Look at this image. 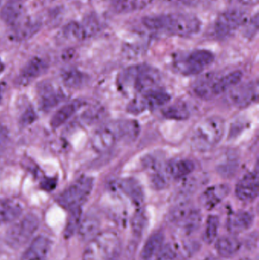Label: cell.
Here are the masks:
<instances>
[{"label": "cell", "mask_w": 259, "mask_h": 260, "mask_svg": "<svg viewBox=\"0 0 259 260\" xmlns=\"http://www.w3.org/2000/svg\"><path fill=\"white\" fill-rule=\"evenodd\" d=\"M24 207L21 202L15 199L0 200V224L16 221L22 215Z\"/></svg>", "instance_id": "cb8c5ba5"}, {"label": "cell", "mask_w": 259, "mask_h": 260, "mask_svg": "<svg viewBox=\"0 0 259 260\" xmlns=\"http://www.w3.org/2000/svg\"><path fill=\"white\" fill-rule=\"evenodd\" d=\"M230 186L227 184H217L207 188L199 198L201 205L207 210H211L218 206L230 192Z\"/></svg>", "instance_id": "ac0fdd59"}, {"label": "cell", "mask_w": 259, "mask_h": 260, "mask_svg": "<svg viewBox=\"0 0 259 260\" xmlns=\"http://www.w3.org/2000/svg\"><path fill=\"white\" fill-rule=\"evenodd\" d=\"M100 220L93 214H88L82 218L78 233L84 242L88 243L100 232Z\"/></svg>", "instance_id": "4316f807"}, {"label": "cell", "mask_w": 259, "mask_h": 260, "mask_svg": "<svg viewBox=\"0 0 259 260\" xmlns=\"http://www.w3.org/2000/svg\"><path fill=\"white\" fill-rule=\"evenodd\" d=\"M215 248L217 253L221 257H233L241 248V242L234 236H223L217 238L215 241Z\"/></svg>", "instance_id": "83f0119b"}, {"label": "cell", "mask_w": 259, "mask_h": 260, "mask_svg": "<svg viewBox=\"0 0 259 260\" xmlns=\"http://www.w3.org/2000/svg\"><path fill=\"white\" fill-rule=\"evenodd\" d=\"M258 0H235L237 3H240L242 6H254L258 3Z\"/></svg>", "instance_id": "b9f144b4"}, {"label": "cell", "mask_w": 259, "mask_h": 260, "mask_svg": "<svg viewBox=\"0 0 259 260\" xmlns=\"http://www.w3.org/2000/svg\"><path fill=\"white\" fill-rule=\"evenodd\" d=\"M111 7L118 13L138 12L149 7L154 0H109Z\"/></svg>", "instance_id": "f1b7e54d"}, {"label": "cell", "mask_w": 259, "mask_h": 260, "mask_svg": "<svg viewBox=\"0 0 259 260\" xmlns=\"http://www.w3.org/2000/svg\"><path fill=\"white\" fill-rule=\"evenodd\" d=\"M5 66L4 63H3V61L0 59V74L3 73V70H4Z\"/></svg>", "instance_id": "7bdbcfd3"}, {"label": "cell", "mask_w": 259, "mask_h": 260, "mask_svg": "<svg viewBox=\"0 0 259 260\" xmlns=\"http://www.w3.org/2000/svg\"><path fill=\"white\" fill-rule=\"evenodd\" d=\"M9 142V136L8 130L4 126H0V157L4 154Z\"/></svg>", "instance_id": "f35d334b"}, {"label": "cell", "mask_w": 259, "mask_h": 260, "mask_svg": "<svg viewBox=\"0 0 259 260\" xmlns=\"http://www.w3.org/2000/svg\"><path fill=\"white\" fill-rule=\"evenodd\" d=\"M214 60V55L209 50H195L176 60V68L185 76H194L202 73Z\"/></svg>", "instance_id": "8fae6325"}, {"label": "cell", "mask_w": 259, "mask_h": 260, "mask_svg": "<svg viewBox=\"0 0 259 260\" xmlns=\"http://www.w3.org/2000/svg\"><path fill=\"white\" fill-rule=\"evenodd\" d=\"M165 244V237L161 231L152 233L147 238L141 251V260H156Z\"/></svg>", "instance_id": "484cf974"}, {"label": "cell", "mask_w": 259, "mask_h": 260, "mask_svg": "<svg viewBox=\"0 0 259 260\" xmlns=\"http://www.w3.org/2000/svg\"><path fill=\"white\" fill-rule=\"evenodd\" d=\"M47 68H48V65L44 59L38 56L32 58L23 67L20 73V84L26 85L33 82V80L42 76L47 71Z\"/></svg>", "instance_id": "d6986e66"}, {"label": "cell", "mask_w": 259, "mask_h": 260, "mask_svg": "<svg viewBox=\"0 0 259 260\" xmlns=\"http://www.w3.org/2000/svg\"><path fill=\"white\" fill-rule=\"evenodd\" d=\"M39 224L36 215H25L9 228L6 235V244L13 249L21 248L30 241L38 231Z\"/></svg>", "instance_id": "30bf717a"}, {"label": "cell", "mask_w": 259, "mask_h": 260, "mask_svg": "<svg viewBox=\"0 0 259 260\" xmlns=\"http://www.w3.org/2000/svg\"><path fill=\"white\" fill-rule=\"evenodd\" d=\"M242 78L243 73L239 70L230 72L221 76L205 75L196 81L193 90L199 97L208 100L228 92L239 85Z\"/></svg>", "instance_id": "5b68a950"}, {"label": "cell", "mask_w": 259, "mask_h": 260, "mask_svg": "<svg viewBox=\"0 0 259 260\" xmlns=\"http://www.w3.org/2000/svg\"><path fill=\"white\" fill-rule=\"evenodd\" d=\"M257 94V86L254 83L237 85L228 91V100L236 108H246L256 100Z\"/></svg>", "instance_id": "5bb4252c"}, {"label": "cell", "mask_w": 259, "mask_h": 260, "mask_svg": "<svg viewBox=\"0 0 259 260\" xmlns=\"http://www.w3.org/2000/svg\"><path fill=\"white\" fill-rule=\"evenodd\" d=\"M81 22L83 24L88 38L97 35L102 28L100 20L95 15H92V14L87 15Z\"/></svg>", "instance_id": "e575fe53"}, {"label": "cell", "mask_w": 259, "mask_h": 260, "mask_svg": "<svg viewBox=\"0 0 259 260\" xmlns=\"http://www.w3.org/2000/svg\"><path fill=\"white\" fill-rule=\"evenodd\" d=\"M195 170V164L189 159H175L164 166V171L168 179L181 180L190 176Z\"/></svg>", "instance_id": "44dd1931"}, {"label": "cell", "mask_w": 259, "mask_h": 260, "mask_svg": "<svg viewBox=\"0 0 259 260\" xmlns=\"http://www.w3.org/2000/svg\"><path fill=\"white\" fill-rule=\"evenodd\" d=\"M146 226V218L142 211L138 210L134 215L132 220V227L134 233L136 235H141Z\"/></svg>", "instance_id": "d590c367"}, {"label": "cell", "mask_w": 259, "mask_h": 260, "mask_svg": "<svg viewBox=\"0 0 259 260\" xmlns=\"http://www.w3.org/2000/svg\"><path fill=\"white\" fill-rule=\"evenodd\" d=\"M170 100L168 93L157 88L137 95L128 106V111L133 114H141L149 110L156 109L167 105Z\"/></svg>", "instance_id": "7c38bea8"}, {"label": "cell", "mask_w": 259, "mask_h": 260, "mask_svg": "<svg viewBox=\"0 0 259 260\" xmlns=\"http://www.w3.org/2000/svg\"><path fill=\"white\" fill-rule=\"evenodd\" d=\"M62 79L63 83L68 88H79L85 83L86 76L82 72L76 69H71L62 73Z\"/></svg>", "instance_id": "d6a6232c"}, {"label": "cell", "mask_w": 259, "mask_h": 260, "mask_svg": "<svg viewBox=\"0 0 259 260\" xmlns=\"http://www.w3.org/2000/svg\"><path fill=\"white\" fill-rule=\"evenodd\" d=\"M109 188L111 192L127 197L136 206H139L144 200L142 189L138 182L134 179L124 178L114 180L109 183Z\"/></svg>", "instance_id": "4fadbf2b"}, {"label": "cell", "mask_w": 259, "mask_h": 260, "mask_svg": "<svg viewBox=\"0 0 259 260\" xmlns=\"http://www.w3.org/2000/svg\"><path fill=\"white\" fill-rule=\"evenodd\" d=\"M240 260H251V259H249V258H243V259H241Z\"/></svg>", "instance_id": "f6af8a7d"}, {"label": "cell", "mask_w": 259, "mask_h": 260, "mask_svg": "<svg viewBox=\"0 0 259 260\" xmlns=\"http://www.w3.org/2000/svg\"><path fill=\"white\" fill-rule=\"evenodd\" d=\"M254 223V215L247 211L233 212L228 216L227 228L232 235H238L249 230Z\"/></svg>", "instance_id": "7402d4cb"}, {"label": "cell", "mask_w": 259, "mask_h": 260, "mask_svg": "<svg viewBox=\"0 0 259 260\" xmlns=\"http://www.w3.org/2000/svg\"><path fill=\"white\" fill-rule=\"evenodd\" d=\"M244 35L247 38H253L258 32V14H255V16L249 18L247 23L245 24Z\"/></svg>", "instance_id": "74e56055"}, {"label": "cell", "mask_w": 259, "mask_h": 260, "mask_svg": "<svg viewBox=\"0 0 259 260\" xmlns=\"http://www.w3.org/2000/svg\"><path fill=\"white\" fill-rule=\"evenodd\" d=\"M3 86L2 84H0V102H1L2 99H3Z\"/></svg>", "instance_id": "ee69618b"}, {"label": "cell", "mask_w": 259, "mask_h": 260, "mask_svg": "<svg viewBox=\"0 0 259 260\" xmlns=\"http://www.w3.org/2000/svg\"><path fill=\"white\" fill-rule=\"evenodd\" d=\"M167 219L182 233L191 235L200 228L202 214L189 203H180L170 210Z\"/></svg>", "instance_id": "9c48e42d"}, {"label": "cell", "mask_w": 259, "mask_h": 260, "mask_svg": "<svg viewBox=\"0 0 259 260\" xmlns=\"http://www.w3.org/2000/svg\"><path fill=\"white\" fill-rule=\"evenodd\" d=\"M249 19L247 12L243 9H231L224 11L213 23L212 36L216 39H226L244 27Z\"/></svg>", "instance_id": "52a82bcc"}, {"label": "cell", "mask_w": 259, "mask_h": 260, "mask_svg": "<svg viewBox=\"0 0 259 260\" xmlns=\"http://www.w3.org/2000/svg\"><path fill=\"white\" fill-rule=\"evenodd\" d=\"M141 24L150 32L179 38H190L197 35L202 25L197 16L184 12L147 15L143 17Z\"/></svg>", "instance_id": "6da1fadb"}, {"label": "cell", "mask_w": 259, "mask_h": 260, "mask_svg": "<svg viewBox=\"0 0 259 260\" xmlns=\"http://www.w3.org/2000/svg\"><path fill=\"white\" fill-rule=\"evenodd\" d=\"M9 36L14 41H27L33 38L41 28V22L33 18H22L12 26Z\"/></svg>", "instance_id": "e0dca14e"}, {"label": "cell", "mask_w": 259, "mask_h": 260, "mask_svg": "<svg viewBox=\"0 0 259 260\" xmlns=\"http://www.w3.org/2000/svg\"><path fill=\"white\" fill-rule=\"evenodd\" d=\"M177 255V250L174 246L165 244L156 260H176Z\"/></svg>", "instance_id": "8d00e7d4"}, {"label": "cell", "mask_w": 259, "mask_h": 260, "mask_svg": "<svg viewBox=\"0 0 259 260\" xmlns=\"http://www.w3.org/2000/svg\"><path fill=\"white\" fill-rule=\"evenodd\" d=\"M51 242L45 236H38L33 239L21 260H44L50 251Z\"/></svg>", "instance_id": "603a6c76"}, {"label": "cell", "mask_w": 259, "mask_h": 260, "mask_svg": "<svg viewBox=\"0 0 259 260\" xmlns=\"http://www.w3.org/2000/svg\"><path fill=\"white\" fill-rule=\"evenodd\" d=\"M161 75L157 69L145 64L125 69L118 77L119 88L126 94L137 95L158 88Z\"/></svg>", "instance_id": "3957f363"}, {"label": "cell", "mask_w": 259, "mask_h": 260, "mask_svg": "<svg viewBox=\"0 0 259 260\" xmlns=\"http://www.w3.org/2000/svg\"><path fill=\"white\" fill-rule=\"evenodd\" d=\"M236 196L240 201H254L258 195V175L257 171H251L243 176L237 183Z\"/></svg>", "instance_id": "9a60e30c"}, {"label": "cell", "mask_w": 259, "mask_h": 260, "mask_svg": "<svg viewBox=\"0 0 259 260\" xmlns=\"http://www.w3.org/2000/svg\"><path fill=\"white\" fill-rule=\"evenodd\" d=\"M94 179L90 177H79L68 186L58 197V203L67 210L82 207L92 192Z\"/></svg>", "instance_id": "ba28073f"}, {"label": "cell", "mask_w": 259, "mask_h": 260, "mask_svg": "<svg viewBox=\"0 0 259 260\" xmlns=\"http://www.w3.org/2000/svg\"><path fill=\"white\" fill-rule=\"evenodd\" d=\"M138 123L134 120L111 122L99 128L91 139L92 148L98 153H104L121 143H131L139 135Z\"/></svg>", "instance_id": "7a4b0ae2"}, {"label": "cell", "mask_w": 259, "mask_h": 260, "mask_svg": "<svg viewBox=\"0 0 259 260\" xmlns=\"http://www.w3.org/2000/svg\"><path fill=\"white\" fill-rule=\"evenodd\" d=\"M62 34L71 41H84L88 38L83 24L79 21H71L65 24L62 28Z\"/></svg>", "instance_id": "f546056e"}, {"label": "cell", "mask_w": 259, "mask_h": 260, "mask_svg": "<svg viewBox=\"0 0 259 260\" xmlns=\"http://www.w3.org/2000/svg\"><path fill=\"white\" fill-rule=\"evenodd\" d=\"M170 4L181 6H193L199 3V0H164Z\"/></svg>", "instance_id": "ab89813d"}, {"label": "cell", "mask_w": 259, "mask_h": 260, "mask_svg": "<svg viewBox=\"0 0 259 260\" xmlns=\"http://www.w3.org/2000/svg\"><path fill=\"white\" fill-rule=\"evenodd\" d=\"M38 94L40 106L44 111L53 109L65 99L62 90L49 82H44L39 87Z\"/></svg>", "instance_id": "2e32d148"}, {"label": "cell", "mask_w": 259, "mask_h": 260, "mask_svg": "<svg viewBox=\"0 0 259 260\" xmlns=\"http://www.w3.org/2000/svg\"><path fill=\"white\" fill-rule=\"evenodd\" d=\"M164 117L173 120H187L190 117V111L186 104L179 102L167 107L163 111Z\"/></svg>", "instance_id": "1f68e13d"}, {"label": "cell", "mask_w": 259, "mask_h": 260, "mask_svg": "<svg viewBox=\"0 0 259 260\" xmlns=\"http://www.w3.org/2000/svg\"><path fill=\"white\" fill-rule=\"evenodd\" d=\"M86 102L81 100L72 101L61 107L52 117L50 125L54 129L60 127L65 124L75 114H77L85 106Z\"/></svg>", "instance_id": "d4e9b609"}, {"label": "cell", "mask_w": 259, "mask_h": 260, "mask_svg": "<svg viewBox=\"0 0 259 260\" xmlns=\"http://www.w3.org/2000/svg\"><path fill=\"white\" fill-rule=\"evenodd\" d=\"M24 10V0H8L0 11V18L12 27L22 19Z\"/></svg>", "instance_id": "ffe728a7"}, {"label": "cell", "mask_w": 259, "mask_h": 260, "mask_svg": "<svg viewBox=\"0 0 259 260\" xmlns=\"http://www.w3.org/2000/svg\"><path fill=\"white\" fill-rule=\"evenodd\" d=\"M225 130V120L221 117L214 116L205 119L193 130L192 147L200 152L210 151L221 141Z\"/></svg>", "instance_id": "8992f818"}, {"label": "cell", "mask_w": 259, "mask_h": 260, "mask_svg": "<svg viewBox=\"0 0 259 260\" xmlns=\"http://www.w3.org/2000/svg\"><path fill=\"white\" fill-rule=\"evenodd\" d=\"M70 214L67 220L66 226H65L64 235L65 238H68L72 236L76 232L79 230L81 221H82V209L76 208L69 211Z\"/></svg>", "instance_id": "836d02e7"}, {"label": "cell", "mask_w": 259, "mask_h": 260, "mask_svg": "<svg viewBox=\"0 0 259 260\" xmlns=\"http://www.w3.org/2000/svg\"><path fill=\"white\" fill-rule=\"evenodd\" d=\"M41 188L46 191H51L56 187V182L54 178H47L41 183Z\"/></svg>", "instance_id": "60d3db41"}, {"label": "cell", "mask_w": 259, "mask_h": 260, "mask_svg": "<svg viewBox=\"0 0 259 260\" xmlns=\"http://www.w3.org/2000/svg\"><path fill=\"white\" fill-rule=\"evenodd\" d=\"M121 252L118 234L114 231H103L88 241L82 260H118Z\"/></svg>", "instance_id": "277c9868"}, {"label": "cell", "mask_w": 259, "mask_h": 260, "mask_svg": "<svg viewBox=\"0 0 259 260\" xmlns=\"http://www.w3.org/2000/svg\"><path fill=\"white\" fill-rule=\"evenodd\" d=\"M220 218L215 215H211L207 218L204 231L203 239L208 244L215 242L218 236Z\"/></svg>", "instance_id": "4dcf8cb0"}]
</instances>
